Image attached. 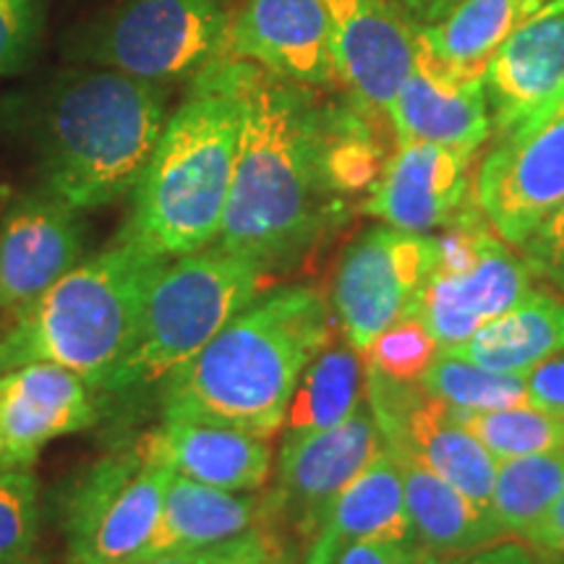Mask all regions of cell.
<instances>
[{"label":"cell","instance_id":"cell-9","mask_svg":"<svg viewBox=\"0 0 564 564\" xmlns=\"http://www.w3.org/2000/svg\"><path fill=\"white\" fill-rule=\"evenodd\" d=\"M434 270V238L392 225L364 230L345 246L333 282V306L345 343L358 352L384 333Z\"/></svg>","mask_w":564,"mask_h":564},{"label":"cell","instance_id":"cell-40","mask_svg":"<svg viewBox=\"0 0 564 564\" xmlns=\"http://www.w3.org/2000/svg\"><path fill=\"white\" fill-rule=\"evenodd\" d=\"M525 541L539 549V552L564 556V491L560 494V499H556L546 518L533 528V533L528 535Z\"/></svg>","mask_w":564,"mask_h":564},{"label":"cell","instance_id":"cell-32","mask_svg":"<svg viewBox=\"0 0 564 564\" xmlns=\"http://www.w3.org/2000/svg\"><path fill=\"white\" fill-rule=\"evenodd\" d=\"M37 491L32 470L0 474V564H30L40 535Z\"/></svg>","mask_w":564,"mask_h":564},{"label":"cell","instance_id":"cell-28","mask_svg":"<svg viewBox=\"0 0 564 564\" xmlns=\"http://www.w3.org/2000/svg\"><path fill=\"white\" fill-rule=\"evenodd\" d=\"M564 491V449L512 457L497 465L491 512L507 535L528 539Z\"/></svg>","mask_w":564,"mask_h":564},{"label":"cell","instance_id":"cell-27","mask_svg":"<svg viewBox=\"0 0 564 564\" xmlns=\"http://www.w3.org/2000/svg\"><path fill=\"white\" fill-rule=\"evenodd\" d=\"M364 361L350 345H327L295 384L285 413L288 434L333 429L361 408Z\"/></svg>","mask_w":564,"mask_h":564},{"label":"cell","instance_id":"cell-34","mask_svg":"<svg viewBox=\"0 0 564 564\" xmlns=\"http://www.w3.org/2000/svg\"><path fill=\"white\" fill-rule=\"evenodd\" d=\"M37 34L30 0H0V74H17L30 61Z\"/></svg>","mask_w":564,"mask_h":564},{"label":"cell","instance_id":"cell-16","mask_svg":"<svg viewBox=\"0 0 564 564\" xmlns=\"http://www.w3.org/2000/svg\"><path fill=\"white\" fill-rule=\"evenodd\" d=\"M531 272V264L491 236L474 270L429 274L405 314L419 316L442 350L455 348L470 340L484 324L518 306L533 291Z\"/></svg>","mask_w":564,"mask_h":564},{"label":"cell","instance_id":"cell-39","mask_svg":"<svg viewBox=\"0 0 564 564\" xmlns=\"http://www.w3.org/2000/svg\"><path fill=\"white\" fill-rule=\"evenodd\" d=\"M440 564H541V560L518 541H497V544L476 549V552L449 556Z\"/></svg>","mask_w":564,"mask_h":564},{"label":"cell","instance_id":"cell-7","mask_svg":"<svg viewBox=\"0 0 564 564\" xmlns=\"http://www.w3.org/2000/svg\"><path fill=\"white\" fill-rule=\"evenodd\" d=\"M82 47L95 66L165 87L228 58L230 19L220 0H123Z\"/></svg>","mask_w":564,"mask_h":564},{"label":"cell","instance_id":"cell-5","mask_svg":"<svg viewBox=\"0 0 564 564\" xmlns=\"http://www.w3.org/2000/svg\"><path fill=\"white\" fill-rule=\"evenodd\" d=\"M167 262L118 238L108 251L76 264L13 312L6 327V371L55 364L105 392L137 343L147 299Z\"/></svg>","mask_w":564,"mask_h":564},{"label":"cell","instance_id":"cell-11","mask_svg":"<svg viewBox=\"0 0 564 564\" xmlns=\"http://www.w3.org/2000/svg\"><path fill=\"white\" fill-rule=\"evenodd\" d=\"M382 449L384 436L366 408L324 432L288 434L280 449L274 491L264 499L267 512L280 514L301 535L312 539L335 499Z\"/></svg>","mask_w":564,"mask_h":564},{"label":"cell","instance_id":"cell-37","mask_svg":"<svg viewBox=\"0 0 564 564\" xmlns=\"http://www.w3.org/2000/svg\"><path fill=\"white\" fill-rule=\"evenodd\" d=\"M528 398L533 408L564 421V356L549 358L528 371Z\"/></svg>","mask_w":564,"mask_h":564},{"label":"cell","instance_id":"cell-8","mask_svg":"<svg viewBox=\"0 0 564 564\" xmlns=\"http://www.w3.org/2000/svg\"><path fill=\"white\" fill-rule=\"evenodd\" d=\"M171 476L144 440L89 465L63 499L66 564L139 562Z\"/></svg>","mask_w":564,"mask_h":564},{"label":"cell","instance_id":"cell-26","mask_svg":"<svg viewBox=\"0 0 564 564\" xmlns=\"http://www.w3.org/2000/svg\"><path fill=\"white\" fill-rule=\"evenodd\" d=\"M440 352L489 371H531L564 352V303L531 291L510 312L484 324L470 340Z\"/></svg>","mask_w":564,"mask_h":564},{"label":"cell","instance_id":"cell-20","mask_svg":"<svg viewBox=\"0 0 564 564\" xmlns=\"http://www.w3.org/2000/svg\"><path fill=\"white\" fill-rule=\"evenodd\" d=\"M144 442L171 474L215 489L257 491L270 478V444L238 429L162 419Z\"/></svg>","mask_w":564,"mask_h":564},{"label":"cell","instance_id":"cell-15","mask_svg":"<svg viewBox=\"0 0 564 564\" xmlns=\"http://www.w3.org/2000/svg\"><path fill=\"white\" fill-rule=\"evenodd\" d=\"M74 207L51 192L24 196L0 217V308L17 312L82 262Z\"/></svg>","mask_w":564,"mask_h":564},{"label":"cell","instance_id":"cell-43","mask_svg":"<svg viewBox=\"0 0 564 564\" xmlns=\"http://www.w3.org/2000/svg\"><path fill=\"white\" fill-rule=\"evenodd\" d=\"M560 116H564V84H562V89L556 91V95L552 97V100H549V102L544 105V108L535 112V116H533L528 123L552 121V118H560ZM528 123H523V126H528ZM518 129H520V126H518Z\"/></svg>","mask_w":564,"mask_h":564},{"label":"cell","instance_id":"cell-33","mask_svg":"<svg viewBox=\"0 0 564 564\" xmlns=\"http://www.w3.org/2000/svg\"><path fill=\"white\" fill-rule=\"evenodd\" d=\"M440 343L429 333L419 316H398L382 335L366 348V364L398 382L419 384L429 366L434 364Z\"/></svg>","mask_w":564,"mask_h":564},{"label":"cell","instance_id":"cell-25","mask_svg":"<svg viewBox=\"0 0 564 564\" xmlns=\"http://www.w3.org/2000/svg\"><path fill=\"white\" fill-rule=\"evenodd\" d=\"M387 447V444H384ZM390 453H411L444 478L449 486L474 499L476 505L489 507L494 478H497V457L465 432L449 411V405L423 394L405 421L403 440L390 444ZM491 510V507H489Z\"/></svg>","mask_w":564,"mask_h":564},{"label":"cell","instance_id":"cell-13","mask_svg":"<svg viewBox=\"0 0 564 564\" xmlns=\"http://www.w3.org/2000/svg\"><path fill=\"white\" fill-rule=\"evenodd\" d=\"M97 421V392L55 364L0 373V474L30 470L53 440Z\"/></svg>","mask_w":564,"mask_h":564},{"label":"cell","instance_id":"cell-18","mask_svg":"<svg viewBox=\"0 0 564 564\" xmlns=\"http://www.w3.org/2000/svg\"><path fill=\"white\" fill-rule=\"evenodd\" d=\"M564 84V11L539 9L494 53L484 74L497 137L531 121Z\"/></svg>","mask_w":564,"mask_h":564},{"label":"cell","instance_id":"cell-30","mask_svg":"<svg viewBox=\"0 0 564 564\" xmlns=\"http://www.w3.org/2000/svg\"><path fill=\"white\" fill-rule=\"evenodd\" d=\"M457 423L476 436L497 460L556 453L564 449V421L533 405L502 411H465L449 408Z\"/></svg>","mask_w":564,"mask_h":564},{"label":"cell","instance_id":"cell-42","mask_svg":"<svg viewBox=\"0 0 564 564\" xmlns=\"http://www.w3.org/2000/svg\"><path fill=\"white\" fill-rule=\"evenodd\" d=\"M215 549H204V552H173V554H158V556H144V560L131 562V564H212L215 560Z\"/></svg>","mask_w":564,"mask_h":564},{"label":"cell","instance_id":"cell-2","mask_svg":"<svg viewBox=\"0 0 564 564\" xmlns=\"http://www.w3.org/2000/svg\"><path fill=\"white\" fill-rule=\"evenodd\" d=\"M333 316L316 288L267 293L236 314L160 387L162 419L272 440L301 373L329 345Z\"/></svg>","mask_w":564,"mask_h":564},{"label":"cell","instance_id":"cell-23","mask_svg":"<svg viewBox=\"0 0 564 564\" xmlns=\"http://www.w3.org/2000/svg\"><path fill=\"white\" fill-rule=\"evenodd\" d=\"M535 11V0H463L442 21L419 26L415 63L453 82L484 79L494 53Z\"/></svg>","mask_w":564,"mask_h":564},{"label":"cell","instance_id":"cell-44","mask_svg":"<svg viewBox=\"0 0 564 564\" xmlns=\"http://www.w3.org/2000/svg\"><path fill=\"white\" fill-rule=\"evenodd\" d=\"M6 327L9 322H0V373L6 371Z\"/></svg>","mask_w":564,"mask_h":564},{"label":"cell","instance_id":"cell-46","mask_svg":"<svg viewBox=\"0 0 564 564\" xmlns=\"http://www.w3.org/2000/svg\"><path fill=\"white\" fill-rule=\"evenodd\" d=\"M546 11H564V0H552V3L544 6Z\"/></svg>","mask_w":564,"mask_h":564},{"label":"cell","instance_id":"cell-4","mask_svg":"<svg viewBox=\"0 0 564 564\" xmlns=\"http://www.w3.org/2000/svg\"><path fill=\"white\" fill-rule=\"evenodd\" d=\"M167 126V91L112 68L70 70L42 110L47 192L76 212L133 194Z\"/></svg>","mask_w":564,"mask_h":564},{"label":"cell","instance_id":"cell-12","mask_svg":"<svg viewBox=\"0 0 564 564\" xmlns=\"http://www.w3.org/2000/svg\"><path fill=\"white\" fill-rule=\"evenodd\" d=\"M337 79L364 112L390 110L419 58V26L394 0H322Z\"/></svg>","mask_w":564,"mask_h":564},{"label":"cell","instance_id":"cell-6","mask_svg":"<svg viewBox=\"0 0 564 564\" xmlns=\"http://www.w3.org/2000/svg\"><path fill=\"white\" fill-rule=\"evenodd\" d=\"M267 272L217 246L171 259L154 280L137 343L105 394L141 398L162 387L228 324L257 301Z\"/></svg>","mask_w":564,"mask_h":564},{"label":"cell","instance_id":"cell-17","mask_svg":"<svg viewBox=\"0 0 564 564\" xmlns=\"http://www.w3.org/2000/svg\"><path fill=\"white\" fill-rule=\"evenodd\" d=\"M230 55L299 84L337 79L322 0H246L230 21Z\"/></svg>","mask_w":564,"mask_h":564},{"label":"cell","instance_id":"cell-3","mask_svg":"<svg viewBox=\"0 0 564 564\" xmlns=\"http://www.w3.org/2000/svg\"><path fill=\"white\" fill-rule=\"evenodd\" d=\"M251 68L253 63L228 55L194 76L133 188L121 238L165 259L217 241L236 175Z\"/></svg>","mask_w":564,"mask_h":564},{"label":"cell","instance_id":"cell-45","mask_svg":"<svg viewBox=\"0 0 564 564\" xmlns=\"http://www.w3.org/2000/svg\"><path fill=\"white\" fill-rule=\"evenodd\" d=\"M539 560H541V564H562L560 556H556V554H546V552H541Z\"/></svg>","mask_w":564,"mask_h":564},{"label":"cell","instance_id":"cell-41","mask_svg":"<svg viewBox=\"0 0 564 564\" xmlns=\"http://www.w3.org/2000/svg\"><path fill=\"white\" fill-rule=\"evenodd\" d=\"M398 3L415 26H429L442 21L449 11L457 9L463 0H398Z\"/></svg>","mask_w":564,"mask_h":564},{"label":"cell","instance_id":"cell-22","mask_svg":"<svg viewBox=\"0 0 564 564\" xmlns=\"http://www.w3.org/2000/svg\"><path fill=\"white\" fill-rule=\"evenodd\" d=\"M267 502L243 497V491H223L173 474L167 481L158 528L144 556L173 552H204L257 531L267 518Z\"/></svg>","mask_w":564,"mask_h":564},{"label":"cell","instance_id":"cell-29","mask_svg":"<svg viewBox=\"0 0 564 564\" xmlns=\"http://www.w3.org/2000/svg\"><path fill=\"white\" fill-rule=\"evenodd\" d=\"M429 398L465 411H502V408L531 405L528 398V371H489L453 356L434 358L421 379Z\"/></svg>","mask_w":564,"mask_h":564},{"label":"cell","instance_id":"cell-21","mask_svg":"<svg viewBox=\"0 0 564 564\" xmlns=\"http://www.w3.org/2000/svg\"><path fill=\"white\" fill-rule=\"evenodd\" d=\"M403 474L390 449H382L369 468L335 499L322 525L308 539L306 562L333 564L337 554L358 541H411Z\"/></svg>","mask_w":564,"mask_h":564},{"label":"cell","instance_id":"cell-14","mask_svg":"<svg viewBox=\"0 0 564 564\" xmlns=\"http://www.w3.org/2000/svg\"><path fill=\"white\" fill-rule=\"evenodd\" d=\"M474 152L403 141L387 160L364 212L405 232L447 228L476 209L470 204Z\"/></svg>","mask_w":564,"mask_h":564},{"label":"cell","instance_id":"cell-10","mask_svg":"<svg viewBox=\"0 0 564 564\" xmlns=\"http://www.w3.org/2000/svg\"><path fill=\"white\" fill-rule=\"evenodd\" d=\"M476 202L491 228L523 249L564 202V116L497 137L478 173Z\"/></svg>","mask_w":564,"mask_h":564},{"label":"cell","instance_id":"cell-24","mask_svg":"<svg viewBox=\"0 0 564 564\" xmlns=\"http://www.w3.org/2000/svg\"><path fill=\"white\" fill-rule=\"evenodd\" d=\"M403 474L405 505L415 541L449 560L505 541L507 533L489 507L476 505L411 453H392Z\"/></svg>","mask_w":564,"mask_h":564},{"label":"cell","instance_id":"cell-1","mask_svg":"<svg viewBox=\"0 0 564 564\" xmlns=\"http://www.w3.org/2000/svg\"><path fill=\"white\" fill-rule=\"evenodd\" d=\"M327 121L306 84L253 66L236 175L212 246L259 270L301 262L343 212L327 178Z\"/></svg>","mask_w":564,"mask_h":564},{"label":"cell","instance_id":"cell-38","mask_svg":"<svg viewBox=\"0 0 564 564\" xmlns=\"http://www.w3.org/2000/svg\"><path fill=\"white\" fill-rule=\"evenodd\" d=\"M212 564H282V560L270 535L257 528L241 539L217 546Z\"/></svg>","mask_w":564,"mask_h":564},{"label":"cell","instance_id":"cell-19","mask_svg":"<svg viewBox=\"0 0 564 564\" xmlns=\"http://www.w3.org/2000/svg\"><path fill=\"white\" fill-rule=\"evenodd\" d=\"M387 118L398 144L426 141L474 154L494 131L484 79H444L421 63L394 95Z\"/></svg>","mask_w":564,"mask_h":564},{"label":"cell","instance_id":"cell-31","mask_svg":"<svg viewBox=\"0 0 564 564\" xmlns=\"http://www.w3.org/2000/svg\"><path fill=\"white\" fill-rule=\"evenodd\" d=\"M324 162H327L329 186L337 196L369 194L387 165L373 129L352 108L329 110Z\"/></svg>","mask_w":564,"mask_h":564},{"label":"cell","instance_id":"cell-47","mask_svg":"<svg viewBox=\"0 0 564 564\" xmlns=\"http://www.w3.org/2000/svg\"><path fill=\"white\" fill-rule=\"evenodd\" d=\"M546 3V0H535V6H539V9H541V6H544Z\"/></svg>","mask_w":564,"mask_h":564},{"label":"cell","instance_id":"cell-35","mask_svg":"<svg viewBox=\"0 0 564 564\" xmlns=\"http://www.w3.org/2000/svg\"><path fill=\"white\" fill-rule=\"evenodd\" d=\"M436 556L419 541H358L337 554L333 564H440Z\"/></svg>","mask_w":564,"mask_h":564},{"label":"cell","instance_id":"cell-36","mask_svg":"<svg viewBox=\"0 0 564 564\" xmlns=\"http://www.w3.org/2000/svg\"><path fill=\"white\" fill-rule=\"evenodd\" d=\"M528 249V264L535 272L549 274L564 291V202L549 220L533 232Z\"/></svg>","mask_w":564,"mask_h":564}]
</instances>
